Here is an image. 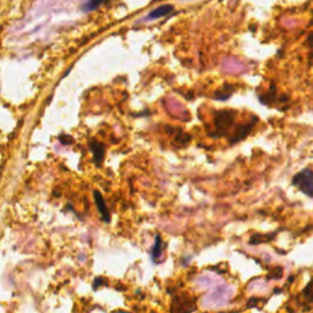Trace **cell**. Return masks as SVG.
<instances>
[{"label": "cell", "mask_w": 313, "mask_h": 313, "mask_svg": "<svg viewBox=\"0 0 313 313\" xmlns=\"http://www.w3.org/2000/svg\"><path fill=\"white\" fill-rule=\"evenodd\" d=\"M236 113L230 112V110H223L218 112L214 116V126H215V132H218L216 136H224L228 131L230 130L231 125L234 124Z\"/></svg>", "instance_id": "6da1fadb"}, {"label": "cell", "mask_w": 313, "mask_h": 313, "mask_svg": "<svg viewBox=\"0 0 313 313\" xmlns=\"http://www.w3.org/2000/svg\"><path fill=\"white\" fill-rule=\"evenodd\" d=\"M293 183L308 196H313V171L310 169L300 171L293 179Z\"/></svg>", "instance_id": "7a4b0ae2"}, {"label": "cell", "mask_w": 313, "mask_h": 313, "mask_svg": "<svg viewBox=\"0 0 313 313\" xmlns=\"http://www.w3.org/2000/svg\"><path fill=\"white\" fill-rule=\"evenodd\" d=\"M173 10H174L173 5L165 4V5H162V6H159V8L154 9L153 11H150L147 18H152V20H154V18H159V17H162V16L168 15V14L171 13Z\"/></svg>", "instance_id": "3957f363"}, {"label": "cell", "mask_w": 313, "mask_h": 313, "mask_svg": "<svg viewBox=\"0 0 313 313\" xmlns=\"http://www.w3.org/2000/svg\"><path fill=\"white\" fill-rule=\"evenodd\" d=\"M255 125V122H251V124H246V125H242L241 128L239 129V131H237L236 136L234 137V142H237V141L242 140V138L246 137L247 135L249 133V131L252 130V126Z\"/></svg>", "instance_id": "277c9868"}, {"label": "cell", "mask_w": 313, "mask_h": 313, "mask_svg": "<svg viewBox=\"0 0 313 313\" xmlns=\"http://www.w3.org/2000/svg\"><path fill=\"white\" fill-rule=\"evenodd\" d=\"M102 3V0H83V3H82V9L83 11H92L97 9L99 6V4Z\"/></svg>", "instance_id": "5b68a950"}]
</instances>
